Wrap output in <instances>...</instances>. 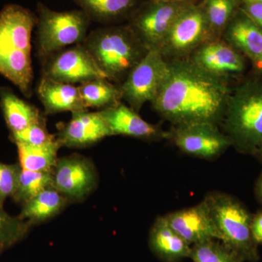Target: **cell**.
Here are the masks:
<instances>
[{
    "label": "cell",
    "instance_id": "9",
    "mask_svg": "<svg viewBox=\"0 0 262 262\" xmlns=\"http://www.w3.org/2000/svg\"><path fill=\"white\" fill-rule=\"evenodd\" d=\"M168 72L167 61L158 49H150L120 84L122 99L139 113L143 105L156 97Z\"/></svg>",
    "mask_w": 262,
    "mask_h": 262
},
{
    "label": "cell",
    "instance_id": "34",
    "mask_svg": "<svg viewBox=\"0 0 262 262\" xmlns=\"http://www.w3.org/2000/svg\"><path fill=\"white\" fill-rule=\"evenodd\" d=\"M160 1L171 2V3H188V4H198V0H160Z\"/></svg>",
    "mask_w": 262,
    "mask_h": 262
},
{
    "label": "cell",
    "instance_id": "15",
    "mask_svg": "<svg viewBox=\"0 0 262 262\" xmlns=\"http://www.w3.org/2000/svg\"><path fill=\"white\" fill-rule=\"evenodd\" d=\"M111 136L101 112L86 110L72 113V119L61 127L56 140L61 147L82 148Z\"/></svg>",
    "mask_w": 262,
    "mask_h": 262
},
{
    "label": "cell",
    "instance_id": "7",
    "mask_svg": "<svg viewBox=\"0 0 262 262\" xmlns=\"http://www.w3.org/2000/svg\"><path fill=\"white\" fill-rule=\"evenodd\" d=\"M160 0H147L127 18V25L148 49H160L177 18L189 5Z\"/></svg>",
    "mask_w": 262,
    "mask_h": 262
},
{
    "label": "cell",
    "instance_id": "25",
    "mask_svg": "<svg viewBox=\"0 0 262 262\" xmlns=\"http://www.w3.org/2000/svg\"><path fill=\"white\" fill-rule=\"evenodd\" d=\"M210 41L222 39L228 24L241 9V0H203Z\"/></svg>",
    "mask_w": 262,
    "mask_h": 262
},
{
    "label": "cell",
    "instance_id": "5",
    "mask_svg": "<svg viewBox=\"0 0 262 262\" xmlns=\"http://www.w3.org/2000/svg\"><path fill=\"white\" fill-rule=\"evenodd\" d=\"M37 48L42 63L55 53L82 44L91 20L82 10L58 12L42 3L37 5Z\"/></svg>",
    "mask_w": 262,
    "mask_h": 262
},
{
    "label": "cell",
    "instance_id": "28",
    "mask_svg": "<svg viewBox=\"0 0 262 262\" xmlns=\"http://www.w3.org/2000/svg\"><path fill=\"white\" fill-rule=\"evenodd\" d=\"M32 226L18 216H11L0 206V256L27 235Z\"/></svg>",
    "mask_w": 262,
    "mask_h": 262
},
{
    "label": "cell",
    "instance_id": "32",
    "mask_svg": "<svg viewBox=\"0 0 262 262\" xmlns=\"http://www.w3.org/2000/svg\"><path fill=\"white\" fill-rule=\"evenodd\" d=\"M251 230L255 242L262 244V211L253 217Z\"/></svg>",
    "mask_w": 262,
    "mask_h": 262
},
{
    "label": "cell",
    "instance_id": "18",
    "mask_svg": "<svg viewBox=\"0 0 262 262\" xmlns=\"http://www.w3.org/2000/svg\"><path fill=\"white\" fill-rule=\"evenodd\" d=\"M37 94L48 115L86 111L78 86L63 83L42 77L37 86Z\"/></svg>",
    "mask_w": 262,
    "mask_h": 262
},
{
    "label": "cell",
    "instance_id": "2",
    "mask_svg": "<svg viewBox=\"0 0 262 262\" xmlns=\"http://www.w3.org/2000/svg\"><path fill=\"white\" fill-rule=\"evenodd\" d=\"M37 23V15L20 5H6L0 11V74L27 97L32 93L31 39Z\"/></svg>",
    "mask_w": 262,
    "mask_h": 262
},
{
    "label": "cell",
    "instance_id": "37",
    "mask_svg": "<svg viewBox=\"0 0 262 262\" xmlns=\"http://www.w3.org/2000/svg\"><path fill=\"white\" fill-rule=\"evenodd\" d=\"M257 155H259V156L262 158V144L261 146H260L259 149H258Z\"/></svg>",
    "mask_w": 262,
    "mask_h": 262
},
{
    "label": "cell",
    "instance_id": "13",
    "mask_svg": "<svg viewBox=\"0 0 262 262\" xmlns=\"http://www.w3.org/2000/svg\"><path fill=\"white\" fill-rule=\"evenodd\" d=\"M172 227L189 245L211 239L220 241V235L206 200L196 206L165 215Z\"/></svg>",
    "mask_w": 262,
    "mask_h": 262
},
{
    "label": "cell",
    "instance_id": "12",
    "mask_svg": "<svg viewBox=\"0 0 262 262\" xmlns=\"http://www.w3.org/2000/svg\"><path fill=\"white\" fill-rule=\"evenodd\" d=\"M167 139L173 141L186 154L211 159L232 145L229 138L222 134L218 125L211 122H196L173 126Z\"/></svg>",
    "mask_w": 262,
    "mask_h": 262
},
{
    "label": "cell",
    "instance_id": "20",
    "mask_svg": "<svg viewBox=\"0 0 262 262\" xmlns=\"http://www.w3.org/2000/svg\"><path fill=\"white\" fill-rule=\"evenodd\" d=\"M0 106L11 134L46 120L36 106L20 99L9 90L0 91Z\"/></svg>",
    "mask_w": 262,
    "mask_h": 262
},
{
    "label": "cell",
    "instance_id": "19",
    "mask_svg": "<svg viewBox=\"0 0 262 262\" xmlns=\"http://www.w3.org/2000/svg\"><path fill=\"white\" fill-rule=\"evenodd\" d=\"M150 246L160 258L167 261H175L190 257L191 245L169 225L165 215L155 221L150 232Z\"/></svg>",
    "mask_w": 262,
    "mask_h": 262
},
{
    "label": "cell",
    "instance_id": "4",
    "mask_svg": "<svg viewBox=\"0 0 262 262\" xmlns=\"http://www.w3.org/2000/svg\"><path fill=\"white\" fill-rule=\"evenodd\" d=\"M222 122L232 145L257 154L262 144V80L248 81L232 91Z\"/></svg>",
    "mask_w": 262,
    "mask_h": 262
},
{
    "label": "cell",
    "instance_id": "17",
    "mask_svg": "<svg viewBox=\"0 0 262 262\" xmlns=\"http://www.w3.org/2000/svg\"><path fill=\"white\" fill-rule=\"evenodd\" d=\"M222 39L252 62L262 56V29L241 9L225 29Z\"/></svg>",
    "mask_w": 262,
    "mask_h": 262
},
{
    "label": "cell",
    "instance_id": "27",
    "mask_svg": "<svg viewBox=\"0 0 262 262\" xmlns=\"http://www.w3.org/2000/svg\"><path fill=\"white\" fill-rule=\"evenodd\" d=\"M217 239L194 245L190 258L193 262H242L244 258Z\"/></svg>",
    "mask_w": 262,
    "mask_h": 262
},
{
    "label": "cell",
    "instance_id": "8",
    "mask_svg": "<svg viewBox=\"0 0 262 262\" xmlns=\"http://www.w3.org/2000/svg\"><path fill=\"white\" fill-rule=\"evenodd\" d=\"M210 41V33L201 3L189 5L182 12L159 51L167 61L186 59L200 46Z\"/></svg>",
    "mask_w": 262,
    "mask_h": 262
},
{
    "label": "cell",
    "instance_id": "6",
    "mask_svg": "<svg viewBox=\"0 0 262 262\" xmlns=\"http://www.w3.org/2000/svg\"><path fill=\"white\" fill-rule=\"evenodd\" d=\"M220 235V241L244 258L257 257L251 230L252 218L246 207L225 193H211L205 198Z\"/></svg>",
    "mask_w": 262,
    "mask_h": 262
},
{
    "label": "cell",
    "instance_id": "21",
    "mask_svg": "<svg viewBox=\"0 0 262 262\" xmlns=\"http://www.w3.org/2000/svg\"><path fill=\"white\" fill-rule=\"evenodd\" d=\"M68 203L67 198L55 188L49 187L23 205L18 216L33 226L55 216Z\"/></svg>",
    "mask_w": 262,
    "mask_h": 262
},
{
    "label": "cell",
    "instance_id": "29",
    "mask_svg": "<svg viewBox=\"0 0 262 262\" xmlns=\"http://www.w3.org/2000/svg\"><path fill=\"white\" fill-rule=\"evenodd\" d=\"M10 139L15 144H24L31 146H41L55 141L56 138L48 132L46 120L33 124L20 132L13 133Z\"/></svg>",
    "mask_w": 262,
    "mask_h": 262
},
{
    "label": "cell",
    "instance_id": "36",
    "mask_svg": "<svg viewBox=\"0 0 262 262\" xmlns=\"http://www.w3.org/2000/svg\"><path fill=\"white\" fill-rule=\"evenodd\" d=\"M241 3H261L262 0H241Z\"/></svg>",
    "mask_w": 262,
    "mask_h": 262
},
{
    "label": "cell",
    "instance_id": "23",
    "mask_svg": "<svg viewBox=\"0 0 262 262\" xmlns=\"http://www.w3.org/2000/svg\"><path fill=\"white\" fill-rule=\"evenodd\" d=\"M18 148L19 163L25 170L37 172H52L58 160L61 147L56 139L41 146L15 144Z\"/></svg>",
    "mask_w": 262,
    "mask_h": 262
},
{
    "label": "cell",
    "instance_id": "16",
    "mask_svg": "<svg viewBox=\"0 0 262 262\" xmlns=\"http://www.w3.org/2000/svg\"><path fill=\"white\" fill-rule=\"evenodd\" d=\"M100 112L112 136H127L144 140L167 139L168 136V133L143 120L138 113L121 102Z\"/></svg>",
    "mask_w": 262,
    "mask_h": 262
},
{
    "label": "cell",
    "instance_id": "3",
    "mask_svg": "<svg viewBox=\"0 0 262 262\" xmlns=\"http://www.w3.org/2000/svg\"><path fill=\"white\" fill-rule=\"evenodd\" d=\"M82 45L106 79L120 85L149 51L127 24L95 29Z\"/></svg>",
    "mask_w": 262,
    "mask_h": 262
},
{
    "label": "cell",
    "instance_id": "33",
    "mask_svg": "<svg viewBox=\"0 0 262 262\" xmlns=\"http://www.w3.org/2000/svg\"><path fill=\"white\" fill-rule=\"evenodd\" d=\"M253 65H254L255 70L257 71L258 73L262 75V56L256 61L253 62Z\"/></svg>",
    "mask_w": 262,
    "mask_h": 262
},
{
    "label": "cell",
    "instance_id": "1",
    "mask_svg": "<svg viewBox=\"0 0 262 262\" xmlns=\"http://www.w3.org/2000/svg\"><path fill=\"white\" fill-rule=\"evenodd\" d=\"M232 90L227 79L208 73L189 58L168 61L152 107L173 126L222 121Z\"/></svg>",
    "mask_w": 262,
    "mask_h": 262
},
{
    "label": "cell",
    "instance_id": "10",
    "mask_svg": "<svg viewBox=\"0 0 262 262\" xmlns=\"http://www.w3.org/2000/svg\"><path fill=\"white\" fill-rule=\"evenodd\" d=\"M42 77L71 84L106 78L83 45L55 53L42 63Z\"/></svg>",
    "mask_w": 262,
    "mask_h": 262
},
{
    "label": "cell",
    "instance_id": "14",
    "mask_svg": "<svg viewBox=\"0 0 262 262\" xmlns=\"http://www.w3.org/2000/svg\"><path fill=\"white\" fill-rule=\"evenodd\" d=\"M188 58L201 70L227 80L246 69L242 55L222 39L204 43Z\"/></svg>",
    "mask_w": 262,
    "mask_h": 262
},
{
    "label": "cell",
    "instance_id": "30",
    "mask_svg": "<svg viewBox=\"0 0 262 262\" xmlns=\"http://www.w3.org/2000/svg\"><path fill=\"white\" fill-rule=\"evenodd\" d=\"M21 169L20 163H0V206L3 207L7 198L14 194Z\"/></svg>",
    "mask_w": 262,
    "mask_h": 262
},
{
    "label": "cell",
    "instance_id": "24",
    "mask_svg": "<svg viewBox=\"0 0 262 262\" xmlns=\"http://www.w3.org/2000/svg\"><path fill=\"white\" fill-rule=\"evenodd\" d=\"M85 107L103 108L114 106L122 99L121 90L106 78L96 79L78 86Z\"/></svg>",
    "mask_w": 262,
    "mask_h": 262
},
{
    "label": "cell",
    "instance_id": "26",
    "mask_svg": "<svg viewBox=\"0 0 262 262\" xmlns=\"http://www.w3.org/2000/svg\"><path fill=\"white\" fill-rule=\"evenodd\" d=\"M53 187L52 172H37L21 169L13 199L22 206L45 189Z\"/></svg>",
    "mask_w": 262,
    "mask_h": 262
},
{
    "label": "cell",
    "instance_id": "22",
    "mask_svg": "<svg viewBox=\"0 0 262 262\" xmlns=\"http://www.w3.org/2000/svg\"><path fill=\"white\" fill-rule=\"evenodd\" d=\"M91 21L111 24L127 19L140 5L139 0H75Z\"/></svg>",
    "mask_w": 262,
    "mask_h": 262
},
{
    "label": "cell",
    "instance_id": "11",
    "mask_svg": "<svg viewBox=\"0 0 262 262\" xmlns=\"http://www.w3.org/2000/svg\"><path fill=\"white\" fill-rule=\"evenodd\" d=\"M53 187L70 202L85 199L97 186L94 164L80 155L58 158L52 171Z\"/></svg>",
    "mask_w": 262,
    "mask_h": 262
},
{
    "label": "cell",
    "instance_id": "31",
    "mask_svg": "<svg viewBox=\"0 0 262 262\" xmlns=\"http://www.w3.org/2000/svg\"><path fill=\"white\" fill-rule=\"evenodd\" d=\"M241 10L244 11L255 24L262 29V3H245L241 5Z\"/></svg>",
    "mask_w": 262,
    "mask_h": 262
},
{
    "label": "cell",
    "instance_id": "35",
    "mask_svg": "<svg viewBox=\"0 0 262 262\" xmlns=\"http://www.w3.org/2000/svg\"><path fill=\"white\" fill-rule=\"evenodd\" d=\"M257 194L258 198H259V199L261 200V201L262 202V174L258 181Z\"/></svg>",
    "mask_w": 262,
    "mask_h": 262
}]
</instances>
